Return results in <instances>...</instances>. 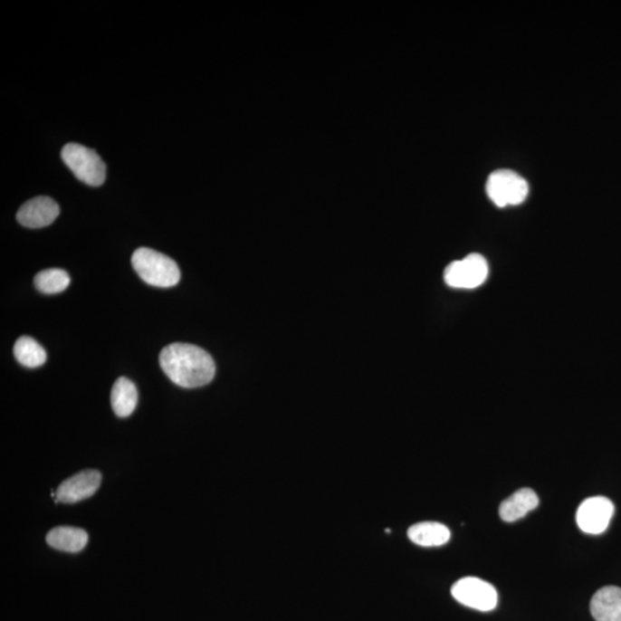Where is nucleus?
<instances>
[{"instance_id": "nucleus-11", "label": "nucleus", "mask_w": 621, "mask_h": 621, "mask_svg": "<svg viewBox=\"0 0 621 621\" xmlns=\"http://www.w3.org/2000/svg\"><path fill=\"white\" fill-rule=\"evenodd\" d=\"M540 503L539 496L533 489L522 488L512 493L509 499L502 502L500 517L505 522H514L533 511Z\"/></svg>"}, {"instance_id": "nucleus-3", "label": "nucleus", "mask_w": 621, "mask_h": 621, "mask_svg": "<svg viewBox=\"0 0 621 621\" xmlns=\"http://www.w3.org/2000/svg\"><path fill=\"white\" fill-rule=\"evenodd\" d=\"M62 157L74 176L80 181L91 186L103 185L106 166L96 151L81 144L70 143L62 148Z\"/></svg>"}, {"instance_id": "nucleus-8", "label": "nucleus", "mask_w": 621, "mask_h": 621, "mask_svg": "<svg viewBox=\"0 0 621 621\" xmlns=\"http://www.w3.org/2000/svg\"><path fill=\"white\" fill-rule=\"evenodd\" d=\"M101 482V475L96 470H84L71 476L58 487L54 493L55 502L74 504L91 497Z\"/></svg>"}, {"instance_id": "nucleus-12", "label": "nucleus", "mask_w": 621, "mask_h": 621, "mask_svg": "<svg viewBox=\"0 0 621 621\" xmlns=\"http://www.w3.org/2000/svg\"><path fill=\"white\" fill-rule=\"evenodd\" d=\"M408 539L416 546L434 548L444 546L449 542L451 531L441 522L424 521L411 526L407 530Z\"/></svg>"}, {"instance_id": "nucleus-2", "label": "nucleus", "mask_w": 621, "mask_h": 621, "mask_svg": "<svg viewBox=\"0 0 621 621\" xmlns=\"http://www.w3.org/2000/svg\"><path fill=\"white\" fill-rule=\"evenodd\" d=\"M131 263L139 278L153 287L171 288L177 286L181 279L177 263L156 250H136L131 257Z\"/></svg>"}, {"instance_id": "nucleus-10", "label": "nucleus", "mask_w": 621, "mask_h": 621, "mask_svg": "<svg viewBox=\"0 0 621 621\" xmlns=\"http://www.w3.org/2000/svg\"><path fill=\"white\" fill-rule=\"evenodd\" d=\"M590 612L597 621H621V588L603 587L590 602Z\"/></svg>"}, {"instance_id": "nucleus-5", "label": "nucleus", "mask_w": 621, "mask_h": 621, "mask_svg": "<svg viewBox=\"0 0 621 621\" xmlns=\"http://www.w3.org/2000/svg\"><path fill=\"white\" fill-rule=\"evenodd\" d=\"M451 594L463 606L482 612L492 611L499 603L495 587L476 577L458 580L451 588Z\"/></svg>"}, {"instance_id": "nucleus-16", "label": "nucleus", "mask_w": 621, "mask_h": 621, "mask_svg": "<svg viewBox=\"0 0 621 621\" xmlns=\"http://www.w3.org/2000/svg\"><path fill=\"white\" fill-rule=\"evenodd\" d=\"M35 287L43 293L53 295V293H59L66 291L71 283L70 275L66 271L59 270V268H51L40 272L35 276Z\"/></svg>"}, {"instance_id": "nucleus-7", "label": "nucleus", "mask_w": 621, "mask_h": 621, "mask_svg": "<svg viewBox=\"0 0 621 621\" xmlns=\"http://www.w3.org/2000/svg\"><path fill=\"white\" fill-rule=\"evenodd\" d=\"M615 513V505L609 499L594 496L578 505L577 524L584 533L602 534L610 525Z\"/></svg>"}, {"instance_id": "nucleus-4", "label": "nucleus", "mask_w": 621, "mask_h": 621, "mask_svg": "<svg viewBox=\"0 0 621 621\" xmlns=\"http://www.w3.org/2000/svg\"><path fill=\"white\" fill-rule=\"evenodd\" d=\"M486 189L489 198L500 207L519 205L525 201L530 191L525 178L510 169L492 173L488 177Z\"/></svg>"}, {"instance_id": "nucleus-15", "label": "nucleus", "mask_w": 621, "mask_h": 621, "mask_svg": "<svg viewBox=\"0 0 621 621\" xmlns=\"http://www.w3.org/2000/svg\"><path fill=\"white\" fill-rule=\"evenodd\" d=\"M13 352L16 360L25 368H40L46 361V352L43 347L29 336H21L15 342Z\"/></svg>"}, {"instance_id": "nucleus-14", "label": "nucleus", "mask_w": 621, "mask_h": 621, "mask_svg": "<svg viewBox=\"0 0 621 621\" xmlns=\"http://www.w3.org/2000/svg\"><path fill=\"white\" fill-rule=\"evenodd\" d=\"M138 399V389L133 382L127 377H119L110 393V404L114 414L120 418H127L135 411Z\"/></svg>"}, {"instance_id": "nucleus-1", "label": "nucleus", "mask_w": 621, "mask_h": 621, "mask_svg": "<svg viewBox=\"0 0 621 621\" xmlns=\"http://www.w3.org/2000/svg\"><path fill=\"white\" fill-rule=\"evenodd\" d=\"M159 361L166 376L182 388L206 386L215 376L214 358L193 344H169L161 350Z\"/></svg>"}, {"instance_id": "nucleus-9", "label": "nucleus", "mask_w": 621, "mask_h": 621, "mask_svg": "<svg viewBox=\"0 0 621 621\" xmlns=\"http://www.w3.org/2000/svg\"><path fill=\"white\" fill-rule=\"evenodd\" d=\"M61 214V207L53 198L35 197L20 207L16 219L27 228H43L50 225Z\"/></svg>"}, {"instance_id": "nucleus-6", "label": "nucleus", "mask_w": 621, "mask_h": 621, "mask_svg": "<svg viewBox=\"0 0 621 621\" xmlns=\"http://www.w3.org/2000/svg\"><path fill=\"white\" fill-rule=\"evenodd\" d=\"M489 273L486 259L482 254L472 253L469 256L451 263L444 271V281L451 288L475 289L484 283Z\"/></svg>"}, {"instance_id": "nucleus-13", "label": "nucleus", "mask_w": 621, "mask_h": 621, "mask_svg": "<svg viewBox=\"0 0 621 621\" xmlns=\"http://www.w3.org/2000/svg\"><path fill=\"white\" fill-rule=\"evenodd\" d=\"M89 536L86 530L76 527L61 526L50 530L46 542L50 547L63 552H80L86 548Z\"/></svg>"}]
</instances>
